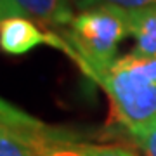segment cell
<instances>
[{
    "mask_svg": "<svg viewBox=\"0 0 156 156\" xmlns=\"http://www.w3.org/2000/svg\"><path fill=\"white\" fill-rule=\"evenodd\" d=\"M73 146L82 156H137L132 151L118 146H99L87 142H73Z\"/></svg>",
    "mask_w": 156,
    "mask_h": 156,
    "instance_id": "8",
    "label": "cell"
},
{
    "mask_svg": "<svg viewBox=\"0 0 156 156\" xmlns=\"http://www.w3.org/2000/svg\"><path fill=\"white\" fill-rule=\"evenodd\" d=\"M94 80L109 95L116 120L134 137L156 127V59L128 54Z\"/></svg>",
    "mask_w": 156,
    "mask_h": 156,
    "instance_id": "1",
    "label": "cell"
},
{
    "mask_svg": "<svg viewBox=\"0 0 156 156\" xmlns=\"http://www.w3.org/2000/svg\"><path fill=\"white\" fill-rule=\"evenodd\" d=\"M14 4L26 17L50 26H71L75 19L69 0H14Z\"/></svg>",
    "mask_w": 156,
    "mask_h": 156,
    "instance_id": "6",
    "label": "cell"
},
{
    "mask_svg": "<svg viewBox=\"0 0 156 156\" xmlns=\"http://www.w3.org/2000/svg\"><path fill=\"white\" fill-rule=\"evenodd\" d=\"M16 16H23V11L14 4V0H0V21H4L7 17H16Z\"/></svg>",
    "mask_w": 156,
    "mask_h": 156,
    "instance_id": "11",
    "label": "cell"
},
{
    "mask_svg": "<svg viewBox=\"0 0 156 156\" xmlns=\"http://www.w3.org/2000/svg\"><path fill=\"white\" fill-rule=\"evenodd\" d=\"M128 19L130 33L135 38V47L130 54L156 59V5L128 9Z\"/></svg>",
    "mask_w": 156,
    "mask_h": 156,
    "instance_id": "5",
    "label": "cell"
},
{
    "mask_svg": "<svg viewBox=\"0 0 156 156\" xmlns=\"http://www.w3.org/2000/svg\"><path fill=\"white\" fill-rule=\"evenodd\" d=\"M44 44L61 49L68 56H71V47L66 38L40 30L37 23L28 17L16 16L0 21V49L9 56H23Z\"/></svg>",
    "mask_w": 156,
    "mask_h": 156,
    "instance_id": "3",
    "label": "cell"
},
{
    "mask_svg": "<svg viewBox=\"0 0 156 156\" xmlns=\"http://www.w3.org/2000/svg\"><path fill=\"white\" fill-rule=\"evenodd\" d=\"M0 130L9 132H24V134H42L50 132L44 122L37 120L35 116L24 113L23 109L16 108L14 104L7 102L0 97Z\"/></svg>",
    "mask_w": 156,
    "mask_h": 156,
    "instance_id": "7",
    "label": "cell"
},
{
    "mask_svg": "<svg viewBox=\"0 0 156 156\" xmlns=\"http://www.w3.org/2000/svg\"><path fill=\"white\" fill-rule=\"evenodd\" d=\"M71 140L59 130L42 134H24L0 130V156H44L50 146Z\"/></svg>",
    "mask_w": 156,
    "mask_h": 156,
    "instance_id": "4",
    "label": "cell"
},
{
    "mask_svg": "<svg viewBox=\"0 0 156 156\" xmlns=\"http://www.w3.org/2000/svg\"><path fill=\"white\" fill-rule=\"evenodd\" d=\"M130 33L128 9L99 4L80 11L64 35L71 47V57L90 78L106 71L116 61L118 45Z\"/></svg>",
    "mask_w": 156,
    "mask_h": 156,
    "instance_id": "2",
    "label": "cell"
},
{
    "mask_svg": "<svg viewBox=\"0 0 156 156\" xmlns=\"http://www.w3.org/2000/svg\"><path fill=\"white\" fill-rule=\"evenodd\" d=\"M137 140L139 147L142 149L144 156H156V127L146 134H140L137 137H134Z\"/></svg>",
    "mask_w": 156,
    "mask_h": 156,
    "instance_id": "10",
    "label": "cell"
},
{
    "mask_svg": "<svg viewBox=\"0 0 156 156\" xmlns=\"http://www.w3.org/2000/svg\"><path fill=\"white\" fill-rule=\"evenodd\" d=\"M99 4H113L123 9H142V7L156 5V0H76V7L80 11L99 5Z\"/></svg>",
    "mask_w": 156,
    "mask_h": 156,
    "instance_id": "9",
    "label": "cell"
}]
</instances>
